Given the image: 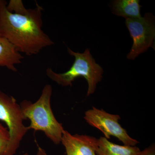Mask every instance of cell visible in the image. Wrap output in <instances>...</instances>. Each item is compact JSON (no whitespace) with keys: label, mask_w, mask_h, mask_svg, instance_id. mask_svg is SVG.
I'll return each instance as SVG.
<instances>
[{"label":"cell","mask_w":155,"mask_h":155,"mask_svg":"<svg viewBox=\"0 0 155 155\" xmlns=\"http://www.w3.org/2000/svg\"><path fill=\"white\" fill-rule=\"evenodd\" d=\"M27 9L22 1L0 0V36L9 40L19 52L37 54L54 44L42 29V7Z\"/></svg>","instance_id":"obj_1"},{"label":"cell","mask_w":155,"mask_h":155,"mask_svg":"<svg viewBox=\"0 0 155 155\" xmlns=\"http://www.w3.org/2000/svg\"><path fill=\"white\" fill-rule=\"evenodd\" d=\"M52 87L50 84L45 85L41 94L35 103L24 100L20 106L25 119L31 123L28 129L43 131L47 137L54 144L61 143L64 129L53 114L51 105Z\"/></svg>","instance_id":"obj_2"},{"label":"cell","mask_w":155,"mask_h":155,"mask_svg":"<svg viewBox=\"0 0 155 155\" xmlns=\"http://www.w3.org/2000/svg\"><path fill=\"white\" fill-rule=\"evenodd\" d=\"M70 55L75 58L72 67L67 72L58 73L49 67L46 74L50 79L62 86H72V82L77 78L82 77L86 79L88 84L87 96H89L95 91L97 85L102 78V68L96 63L89 49L83 53L75 52L67 48Z\"/></svg>","instance_id":"obj_3"},{"label":"cell","mask_w":155,"mask_h":155,"mask_svg":"<svg viewBox=\"0 0 155 155\" xmlns=\"http://www.w3.org/2000/svg\"><path fill=\"white\" fill-rule=\"evenodd\" d=\"M26 120L15 98L0 90V120L5 122L10 134V141L6 155H14L20 142L29 130L23 124Z\"/></svg>","instance_id":"obj_4"},{"label":"cell","mask_w":155,"mask_h":155,"mask_svg":"<svg viewBox=\"0 0 155 155\" xmlns=\"http://www.w3.org/2000/svg\"><path fill=\"white\" fill-rule=\"evenodd\" d=\"M125 24L133 40V45L127 58L134 60L148 48L153 46L155 37L154 17L146 13L143 17L137 19L127 18Z\"/></svg>","instance_id":"obj_5"},{"label":"cell","mask_w":155,"mask_h":155,"mask_svg":"<svg viewBox=\"0 0 155 155\" xmlns=\"http://www.w3.org/2000/svg\"><path fill=\"white\" fill-rule=\"evenodd\" d=\"M84 119L89 125L103 132L107 139H110L112 136L118 138L124 145L135 146L139 143L137 140L131 138L119 124L121 118L119 115L109 114L103 109L93 107L85 112Z\"/></svg>","instance_id":"obj_6"},{"label":"cell","mask_w":155,"mask_h":155,"mask_svg":"<svg viewBox=\"0 0 155 155\" xmlns=\"http://www.w3.org/2000/svg\"><path fill=\"white\" fill-rule=\"evenodd\" d=\"M98 139L87 135H72L64 130L61 143L66 150L67 155H97L96 147Z\"/></svg>","instance_id":"obj_7"},{"label":"cell","mask_w":155,"mask_h":155,"mask_svg":"<svg viewBox=\"0 0 155 155\" xmlns=\"http://www.w3.org/2000/svg\"><path fill=\"white\" fill-rule=\"evenodd\" d=\"M24 57L7 39L0 36V67L17 72L16 66L22 63Z\"/></svg>","instance_id":"obj_8"},{"label":"cell","mask_w":155,"mask_h":155,"mask_svg":"<svg viewBox=\"0 0 155 155\" xmlns=\"http://www.w3.org/2000/svg\"><path fill=\"white\" fill-rule=\"evenodd\" d=\"M140 149L137 146L119 145L111 142L104 137L98 139L95 153L97 155H138Z\"/></svg>","instance_id":"obj_9"},{"label":"cell","mask_w":155,"mask_h":155,"mask_svg":"<svg viewBox=\"0 0 155 155\" xmlns=\"http://www.w3.org/2000/svg\"><path fill=\"white\" fill-rule=\"evenodd\" d=\"M139 0H116L112 3V12L125 19H137L142 17Z\"/></svg>","instance_id":"obj_10"},{"label":"cell","mask_w":155,"mask_h":155,"mask_svg":"<svg viewBox=\"0 0 155 155\" xmlns=\"http://www.w3.org/2000/svg\"><path fill=\"white\" fill-rule=\"evenodd\" d=\"M9 141L8 130L0 123V155H6Z\"/></svg>","instance_id":"obj_11"},{"label":"cell","mask_w":155,"mask_h":155,"mask_svg":"<svg viewBox=\"0 0 155 155\" xmlns=\"http://www.w3.org/2000/svg\"><path fill=\"white\" fill-rule=\"evenodd\" d=\"M138 155H155V145L153 143L150 146L141 151Z\"/></svg>","instance_id":"obj_12"},{"label":"cell","mask_w":155,"mask_h":155,"mask_svg":"<svg viewBox=\"0 0 155 155\" xmlns=\"http://www.w3.org/2000/svg\"><path fill=\"white\" fill-rule=\"evenodd\" d=\"M37 146L38 152L37 155H47L45 151L41 147H40L38 144H37Z\"/></svg>","instance_id":"obj_13"},{"label":"cell","mask_w":155,"mask_h":155,"mask_svg":"<svg viewBox=\"0 0 155 155\" xmlns=\"http://www.w3.org/2000/svg\"><path fill=\"white\" fill-rule=\"evenodd\" d=\"M22 155H29V154H28V153H24V154Z\"/></svg>","instance_id":"obj_14"}]
</instances>
